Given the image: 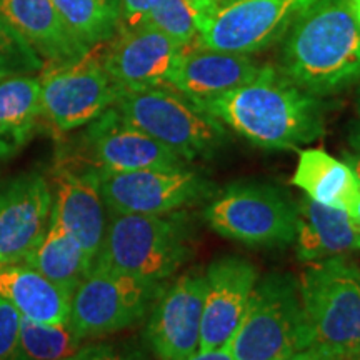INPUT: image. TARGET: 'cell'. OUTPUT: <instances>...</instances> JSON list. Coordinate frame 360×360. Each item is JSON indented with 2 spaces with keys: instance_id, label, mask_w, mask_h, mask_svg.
Returning <instances> with one entry per match:
<instances>
[{
  "instance_id": "cell-28",
  "label": "cell",
  "mask_w": 360,
  "mask_h": 360,
  "mask_svg": "<svg viewBox=\"0 0 360 360\" xmlns=\"http://www.w3.org/2000/svg\"><path fill=\"white\" fill-rule=\"evenodd\" d=\"M42 69L37 52L0 17V79L32 75Z\"/></svg>"
},
{
  "instance_id": "cell-7",
  "label": "cell",
  "mask_w": 360,
  "mask_h": 360,
  "mask_svg": "<svg viewBox=\"0 0 360 360\" xmlns=\"http://www.w3.org/2000/svg\"><path fill=\"white\" fill-rule=\"evenodd\" d=\"M204 217L219 236L250 247H277L295 240L297 202L269 184H233L210 202Z\"/></svg>"
},
{
  "instance_id": "cell-1",
  "label": "cell",
  "mask_w": 360,
  "mask_h": 360,
  "mask_svg": "<svg viewBox=\"0 0 360 360\" xmlns=\"http://www.w3.org/2000/svg\"><path fill=\"white\" fill-rule=\"evenodd\" d=\"M197 103L254 146L278 150H294L322 137L332 107L270 65L249 84Z\"/></svg>"
},
{
  "instance_id": "cell-29",
  "label": "cell",
  "mask_w": 360,
  "mask_h": 360,
  "mask_svg": "<svg viewBox=\"0 0 360 360\" xmlns=\"http://www.w3.org/2000/svg\"><path fill=\"white\" fill-rule=\"evenodd\" d=\"M22 315L0 297V360H13L20 335Z\"/></svg>"
},
{
  "instance_id": "cell-11",
  "label": "cell",
  "mask_w": 360,
  "mask_h": 360,
  "mask_svg": "<svg viewBox=\"0 0 360 360\" xmlns=\"http://www.w3.org/2000/svg\"><path fill=\"white\" fill-rule=\"evenodd\" d=\"M110 214L165 215L209 200L217 192L210 180L188 167L97 172Z\"/></svg>"
},
{
  "instance_id": "cell-26",
  "label": "cell",
  "mask_w": 360,
  "mask_h": 360,
  "mask_svg": "<svg viewBox=\"0 0 360 360\" xmlns=\"http://www.w3.org/2000/svg\"><path fill=\"white\" fill-rule=\"evenodd\" d=\"M82 349V340L69 323L47 326L22 317L20 335L13 360H67Z\"/></svg>"
},
{
  "instance_id": "cell-37",
  "label": "cell",
  "mask_w": 360,
  "mask_h": 360,
  "mask_svg": "<svg viewBox=\"0 0 360 360\" xmlns=\"http://www.w3.org/2000/svg\"><path fill=\"white\" fill-rule=\"evenodd\" d=\"M347 214L350 215V217H352L354 222L360 227V193L357 197H355L352 204H350V207L347 209Z\"/></svg>"
},
{
  "instance_id": "cell-40",
  "label": "cell",
  "mask_w": 360,
  "mask_h": 360,
  "mask_svg": "<svg viewBox=\"0 0 360 360\" xmlns=\"http://www.w3.org/2000/svg\"><path fill=\"white\" fill-rule=\"evenodd\" d=\"M115 2H117V4H119V6H120V0H115Z\"/></svg>"
},
{
  "instance_id": "cell-41",
  "label": "cell",
  "mask_w": 360,
  "mask_h": 360,
  "mask_svg": "<svg viewBox=\"0 0 360 360\" xmlns=\"http://www.w3.org/2000/svg\"><path fill=\"white\" fill-rule=\"evenodd\" d=\"M67 360H69V359H67Z\"/></svg>"
},
{
  "instance_id": "cell-32",
  "label": "cell",
  "mask_w": 360,
  "mask_h": 360,
  "mask_svg": "<svg viewBox=\"0 0 360 360\" xmlns=\"http://www.w3.org/2000/svg\"><path fill=\"white\" fill-rule=\"evenodd\" d=\"M187 360H233L231 350H229L227 345L220 349H214V350H205V352H195L191 359Z\"/></svg>"
},
{
  "instance_id": "cell-27",
  "label": "cell",
  "mask_w": 360,
  "mask_h": 360,
  "mask_svg": "<svg viewBox=\"0 0 360 360\" xmlns=\"http://www.w3.org/2000/svg\"><path fill=\"white\" fill-rule=\"evenodd\" d=\"M143 24L167 34L180 47L191 45L199 32L197 15L188 0H152Z\"/></svg>"
},
{
  "instance_id": "cell-6",
  "label": "cell",
  "mask_w": 360,
  "mask_h": 360,
  "mask_svg": "<svg viewBox=\"0 0 360 360\" xmlns=\"http://www.w3.org/2000/svg\"><path fill=\"white\" fill-rule=\"evenodd\" d=\"M227 347L233 360H289L309 347L299 282L290 274L257 281Z\"/></svg>"
},
{
  "instance_id": "cell-9",
  "label": "cell",
  "mask_w": 360,
  "mask_h": 360,
  "mask_svg": "<svg viewBox=\"0 0 360 360\" xmlns=\"http://www.w3.org/2000/svg\"><path fill=\"white\" fill-rule=\"evenodd\" d=\"M164 283L92 269L70 300L69 327L80 340L135 326L154 307Z\"/></svg>"
},
{
  "instance_id": "cell-15",
  "label": "cell",
  "mask_w": 360,
  "mask_h": 360,
  "mask_svg": "<svg viewBox=\"0 0 360 360\" xmlns=\"http://www.w3.org/2000/svg\"><path fill=\"white\" fill-rule=\"evenodd\" d=\"M53 193L39 172L19 174L0 188V267L24 262L47 232Z\"/></svg>"
},
{
  "instance_id": "cell-35",
  "label": "cell",
  "mask_w": 360,
  "mask_h": 360,
  "mask_svg": "<svg viewBox=\"0 0 360 360\" xmlns=\"http://www.w3.org/2000/svg\"><path fill=\"white\" fill-rule=\"evenodd\" d=\"M191 2V6L193 8V12H195L197 17L204 15V13H207L215 6V2L217 0H188Z\"/></svg>"
},
{
  "instance_id": "cell-17",
  "label": "cell",
  "mask_w": 360,
  "mask_h": 360,
  "mask_svg": "<svg viewBox=\"0 0 360 360\" xmlns=\"http://www.w3.org/2000/svg\"><path fill=\"white\" fill-rule=\"evenodd\" d=\"M105 209L98 188L97 170L58 162L51 219L60 224L79 242L92 262L105 233Z\"/></svg>"
},
{
  "instance_id": "cell-33",
  "label": "cell",
  "mask_w": 360,
  "mask_h": 360,
  "mask_svg": "<svg viewBox=\"0 0 360 360\" xmlns=\"http://www.w3.org/2000/svg\"><path fill=\"white\" fill-rule=\"evenodd\" d=\"M289 360H328V359L323 354L319 352V350L307 347V349L300 350V352L292 355Z\"/></svg>"
},
{
  "instance_id": "cell-12",
  "label": "cell",
  "mask_w": 360,
  "mask_h": 360,
  "mask_svg": "<svg viewBox=\"0 0 360 360\" xmlns=\"http://www.w3.org/2000/svg\"><path fill=\"white\" fill-rule=\"evenodd\" d=\"M58 162L97 172L187 167L186 159L129 124L115 107L85 125L74 155L65 154Z\"/></svg>"
},
{
  "instance_id": "cell-39",
  "label": "cell",
  "mask_w": 360,
  "mask_h": 360,
  "mask_svg": "<svg viewBox=\"0 0 360 360\" xmlns=\"http://www.w3.org/2000/svg\"><path fill=\"white\" fill-rule=\"evenodd\" d=\"M355 110H357V114L360 117V84L357 87V94H355Z\"/></svg>"
},
{
  "instance_id": "cell-31",
  "label": "cell",
  "mask_w": 360,
  "mask_h": 360,
  "mask_svg": "<svg viewBox=\"0 0 360 360\" xmlns=\"http://www.w3.org/2000/svg\"><path fill=\"white\" fill-rule=\"evenodd\" d=\"M69 360H134L119 350L109 347V345H90V347L80 349L74 357Z\"/></svg>"
},
{
  "instance_id": "cell-34",
  "label": "cell",
  "mask_w": 360,
  "mask_h": 360,
  "mask_svg": "<svg viewBox=\"0 0 360 360\" xmlns=\"http://www.w3.org/2000/svg\"><path fill=\"white\" fill-rule=\"evenodd\" d=\"M344 162L352 169V172L357 177L359 184H360V154L359 152H345L344 154Z\"/></svg>"
},
{
  "instance_id": "cell-13",
  "label": "cell",
  "mask_w": 360,
  "mask_h": 360,
  "mask_svg": "<svg viewBox=\"0 0 360 360\" xmlns=\"http://www.w3.org/2000/svg\"><path fill=\"white\" fill-rule=\"evenodd\" d=\"M205 278L187 272L164 289L147 322L146 340L159 360H187L199 352Z\"/></svg>"
},
{
  "instance_id": "cell-18",
  "label": "cell",
  "mask_w": 360,
  "mask_h": 360,
  "mask_svg": "<svg viewBox=\"0 0 360 360\" xmlns=\"http://www.w3.org/2000/svg\"><path fill=\"white\" fill-rule=\"evenodd\" d=\"M192 45L182 49L167 85L195 102L219 97L249 84L264 67L244 53L210 51L193 42Z\"/></svg>"
},
{
  "instance_id": "cell-38",
  "label": "cell",
  "mask_w": 360,
  "mask_h": 360,
  "mask_svg": "<svg viewBox=\"0 0 360 360\" xmlns=\"http://www.w3.org/2000/svg\"><path fill=\"white\" fill-rule=\"evenodd\" d=\"M349 4H350V11H352L354 19L360 27V0H349Z\"/></svg>"
},
{
  "instance_id": "cell-23",
  "label": "cell",
  "mask_w": 360,
  "mask_h": 360,
  "mask_svg": "<svg viewBox=\"0 0 360 360\" xmlns=\"http://www.w3.org/2000/svg\"><path fill=\"white\" fill-rule=\"evenodd\" d=\"M292 184L304 191L310 200L344 210L360 193V184L352 169L321 148L300 152Z\"/></svg>"
},
{
  "instance_id": "cell-10",
  "label": "cell",
  "mask_w": 360,
  "mask_h": 360,
  "mask_svg": "<svg viewBox=\"0 0 360 360\" xmlns=\"http://www.w3.org/2000/svg\"><path fill=\"white\" fill-rule=\"evenodd\" d=\"M102 45L77 60L44 65L40 75L42 117L57 132L85 127L114 107L122 89L102 65Z\"/></svg>"
},
{
  "instance_id": "cell-2",
  "label": "cell",
  "mask_w": 360,
  "mask_h": 360,
  "mask_svg": "<svg viewBox=\"0 0 360 360\" xmlns=\"http://www.w3.org/2000/svg\"><path fill=\"white\" fill-rule=\"evenodd\" d=\"M319 97L360 84V27L349 0H317L283 35L281 69Z\"/></svg>"
},
{
  "instance_id": "cell-30",
  "label": "cell",
  "mask_w": 360,
  "mask_h": 360,
  "mask_svg": "<svg viewBox=\"0 0 360 360\" xmlns=\"http://www.w3.org/2000/svg\"><path fill=\"white\" fill-rule=\"evenodd\" d=\"M152 0H120V27L132 29L143 24Z\"/></svg>"
},
{
  "instance_id": "cell-16",
  "label": "cell",
  "mask_w": 360,
  "mask_h": 360,
  "mask_svg": "<svg viewBox=\"0 0 360 360\" xmlns=\"http://www.w3.org/2000/svg\"><path fill=\"white\" fill-rule=\"evenodd\" d=\"M205 297L199 350L225 347L237 330L259 281L255 265L238 255L214 260L204 274Z\"/></svg>"
},
{
  "instance_id": "cell-21",
  "label": "cell",
  "mask_w": 360,
  "mask_h": 360,
  "mask_svg": "<svg viewBox=\"0 0 360 360\" xmlns=\"http://www.w3.org/2000/svg\"><path fill=\"white\" fill-rule=\"evenodd\" d=\"M0 297L32 322L47 326L69 322L72 294L24 262L0 267Z\"/></svg>"
},
{
  "instance_id": "cell-8",
  "label": "cell",
  "mask_w": 360,
  "mask_h": 360,
  "mask_svg": "<svg viewBox=\"0 0 360 360\" xmlns=\"http://www.w3.org/2000/svg\"><path fill=\"white\" fill-rule=\"evenodd\" d=\"M317 0H217L197 17L193 44L210 51L260 52L281 40Z\"/></svg>"
},
{
  "instance_id": "cell-19",
  "label": "cell",
  "mask_w": 360,
  "mask_h": 360,
  "mask_svg": "<svg viewBox=\"0 0 360 360\" xmlns=\"http://www.w3.org/2000/svg\"><path fill=\"white\" fill-rule=\"evenodd\" d=\"M0 17L47 64L77 60L89 52L67 29L52 0H0Z\"/></svg>"
},
{
  "instance_id": "cell-20",
  "label": "cell",
  "mask_w": 360,
  "mask_h": 360,
  "mask_svg": "<svg viewBox=\"0 0 360 360\" xmlns=\"http://www.w3.org/2000/svg\"><path fill=\"white\" fill-rule=\"evenodd\" d=\"M295 249L300 260L345 257L360 250V227L347 210L304 197L297 204Z\"/></svg>"
},
{
  "instance_id": "cell-24",
  "label": "cell",
  "mask_w": 360,
  "mask_h": 360,
  "mask_svg": "<svg viewBox=\"0 0 360 360\" xmlns=\"http://www.w3.org/2000/svg\"><path fill=\"white\" fill-rule=\"evenodd\" d=\"M24 264L39 270L72 295L94 265L79 242L53 219L49 222L42 240L27 255Z\"/></svg>"
},
{
  "instance_id": "cell-25",
  "label": "cell",
  "mask_w": 360,
  "mask_h": 360,
  "mask_svg": "<svg viewBox=\"0 0 360 360\" xmlns=\"http://www.w3.org/2000/svg\"><path fill=\"white\" fill-rule=\"evenodd\" d=\"M69 32L92 51L115 37L120 6L115 0H52Z\"/></svg>"
},
{
  "instance_id": "cell-36",
  "label": "cell",
  "mask_w": 360,
  "mask_h": 360,
  "mask_svg": "<svg viewBox=\"0 0 360 360\" xmlns=\"http://www.w3.org/2000/svg\"><path fill=\"white\" fill-rule=\"evenodd\" d=\"M347 141L350 143V147L354 148V152H359L360 154V122H354L350 125Z\"/></svg>"
},
{
  "instance_id": "cell-14",
  "label": "cell",
  "mask_w": 360,
  "mask_h": 360,
  "mask_svg": "<svg viewBox=\"0 0 360 360\" xmlns=\"http://www.w3.org/2000/svg\"><path fill=\"white\" fill-rule=\"evenodd\" d=\"M184 47L155 27L119 29L101 49L102 65L122 90L167 85Z\"/></svg>"
},
{
  "instance_id": "cell-4",
  "label": "cell",
  "mask_w": 360,
  "mask_h": 360,
  "mask_svg": "<svg viewBox=\"0 0 360 360\" xmlns=\"http://www.w3.org/2000/svg\"><path fill=\"white\" fill-rule=\"evenodd\" d=\"M186 214H112L92 269L164 283L192 255Z\"/></svg>"
},
{
  "instance_id": "cell-22",
  "label": "cell",
  "mask_w": 360,
  "mask_h": 360,
  "mask_svg": "<svg viewBox=\"0 0 360 360\" xmlns=\"http://www.w3.org/2000/svg\"><path fill=\"white\" fill-rule=\"evenodd\" d=\"M40 119V80L34 75L0 79V164L27 146Z\"/></svg>"
},
{
  "instance_id": "cell-3",
  "label": "cell",
  "mask_w": 360,
  "mask_h": 360,
  "mask_svg": "<svg viewBox=\"0 0 360 360\" xmlns=\"http://www.w3.org/2000/svg\"><path fill=\"white\" fill-rule=\"evenodd\" d=\"M309 347L328 360H360V267L347 257L315 260L300 274Z\"/></svg>"
},
{
  "instance_id": "cell-5",
  "label": "cell",
  "mask_w": 360,
  "mask_h": 360,
  "mask_svg": "<svg viewBox=\"0 0 360 360\" xmlns=\"http://www.w3.org/2000/svg\"><path fill=\"white\" fill-rule=\"evenodd\" d=\"M114 107L132 124L182 159H210L229 142L220 120L170 85L122 90Z\"/></svg>"
}]
</instances>
